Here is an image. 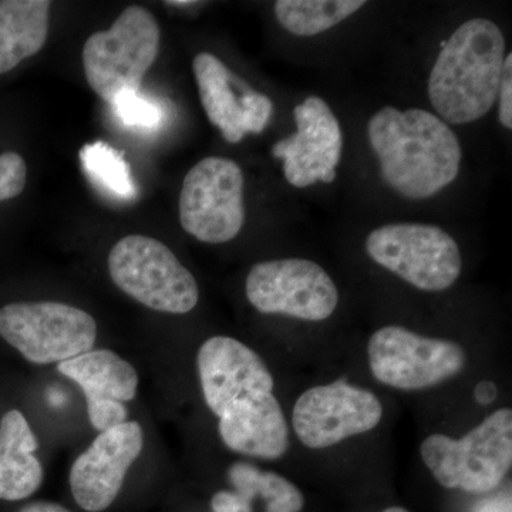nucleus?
<instances>
[{
  "instance_id": "nucleus-1",
  "label": "nucleus",
  "mask_w": 512,
  "mask_h": 512,
  "mask_svg": "<svg viewBox=\"0 0 512 512\" xmlns=\"http://www.w3.org/2000/svg\"><path fill=\"white\" fill-rule=\"evenodd\" d=\"M367 137L384 183L409 200L433 197L460 173V141L429 111L383 107L369 120Z\"/></svg>"
},
{
  "instance_id": "nucleus-2",
  "label": "nucleus",
  "mask_w": 512,
  "mask_h": 512,
  "mask_svg": "<svg viewBox=\"0 0 512 512\" xmlns=\"http://www.w3.org/2000/svg\"><path fill=\"white\" fill-rule=\"evenodd\" d=\"M505 39L491 20H467L446 40L429 77V99L444 123L483 119L498 96Z\"/></svg>"
},
{
  "instance_id": "nucleus-3",
  "label": "nucleus",
  "mask_w": 512,
  "mask_h": 512,
  "mask_svg": "<svg viewBox=\"0 0 512 512\" xmlns=\"http://www.w3.org/2000/svg\"><path fill=\"white\" fill-rule=\"evenodd\" d=\"M420 453L444 488L490 493L511 470V409L497 410L460 440L433 434L423 441Z\"/></svg>"
},
{
  "instance_id": "nucleus-4",
  "label": "nucleus",
  "mask_w": 512,
  "mask_h": 512,
  "mask_svg": "<svg viewBox=\"0 0 512 512\" xmlns=\"http://www.w3.org/2000/svg\"><path fill=\"white\" fill-rule=\"evenodd\" d=\"M160 28L141 6H130L109 30L93 33L83 47L87 83L107 103L119 94L140 92L158 55Z\"/></svg>"
},
{
  "instance_id": "nucleus-5",
  "label": "nucleus",
  "mask_w": 512,
  "mask_h": 512,
  "mask_svg": "<svg viewBox=\"0 0 512 512\" xmlns=\"http://www.w3.org/2000/svg\"><path fill=\"white\" fill-rule=\"evenodd\" d=\"M107 265L117 288L153 311L184 315L197 306V281L157 239L127 235L111 248Z\"/></svg>"
},
{
  "instance_id": "nucleus-6",
  "label": "nucleus",
  "mask_w": 512,
  "mask_h": 512,
  "mask_svg": "<svg viewBox=\"0 0 512 512\" xmlns=\"http://www.w3.org/2000/svg\"><path fill=\"white\" fill-rule=\"evenodd\" d=\"M0 336L35 365L62 363L93 350V316L62 302L9 303L0 309Z\"/></svg>"
},
{
  "instance_id": "nucleus-7",
  "label": "nucleus",
  "mask_w": 512,
  "mask_h": 512,
  "mask_svg": "<svg viewBox=\"0 0 512 512\" xmlns=\"http://www.w3.org/2000/svg\"><path fill=\"white\" fill-rule=\"evenodd\" d=\"M367 255L421 291L451 288L461 274L460 248L436 225L387 224L366 238Z\"/></svg>"
},
{
  "instance_id": "nucleus-8",
  "label": "nucleus",
  "mask_w": 512,
  "mask_h": 512,
  "mask_svg": "<svg viewBox=\"0 0 512 512\" xmlns=\"http://www.w3.org/2000/svg\"><path fill=\"white\" fill-rule=\"evenodd\" d=\"M244 174L235 161L207 157L185 175L180 195L181 227L207 244H224L245 222Z\"/></svg>"
},
{
  "instance_id": "nucleus-9",
  "label": "nucleus",
  "mask_w": 512,
  "mask_h": 512,
  "mask_svg": "<svg viewBox=\"0 0 512 512\" xmlns=\"http://www.w3.org/2000/svg\"><path fill=\"white\" fill-rule=\"evenodd\" d=\"M248 301L265 315L320 322L338 308L339 292L322 266L288 258L252 266L245 284Z\"/></svg>"
},
{
  "instance_id": "nucleus-10",
  "label": "nucleus",
  "mask_w": 512,
  "mask_h": 512,
  "mask_svg": "<svg viewBox=\"0 0 512 512\" xmlns=\"http://www.w3.org/2000/svg\"><path fill=\"white\" fill-rule=\"evenodd\" d=\"M369 366L380 383L420 390L454 377L466 365V353L451 340L426 338L400 326H384L367 345Z\"/></svg>"
},
{
  "instance_id": "nucleus-11",
  "label": "nucleus",
  "mask_w": 512,
  "mask_h": 512,
  "mask_svg": "<svg viewBox=\"0 0 512 512\" xmlns=\"http://www.w3.org/2000/svg\"><path fill=\"white\" fill-rule=\"evenodd\" d=\"M382 417L375 394L339 380L302 393L293 407L292 426L306 447L326 448L375 429Z\"/></svg>"
},
{
  "instance_id": "nucleus-12",
  "label": "nucleus",
  "mask_w": 512,
  "mask_h": 512,
  "mask_svg": "<svg viewBox=\"0 0 512 512\" xmlns=\"http://www.w3.org/2000/svg\"><path fill=\"white\" fill-rule=\"evenodd\" d=\"M298 131L272 147V156L285 161L286 181L295 188L333 183L342 157L339 121L325 100L308 97L293 109Z\"/></svg>"
},
{
  "instance_id": "nucleus-13",
  "label": "nucleus",
  "mask_w": 512,
  "mask_h": 512,
  "mask_svg": "<svg viewBox=\"0 0 512 512\" xmlns=\"http://www.w3.org/2000/svg\"><path fill=\"white\" fill-rule=\"evenodd\" d=\"M143 447L144 431L137 421L101 431L70 470V488L79 507L89 512L107 510L120 494L127 471L141 456Z\"/></svg>"
},
{
  "instance_id": "nucleus-14",
  "label": "nucleus",
  "mask_w": 512,
  "mask_h": 512,
  "mask_svg": "<svg viewBox=\"0 0 512 512\" xmlns=\"http://www.w3.org/2000/svg\"><path fill=\"white\" fill-rule=\"evenodd\" d=\"M197 366L205 403L218 417L238 400L274 390V377L262 357L228 336L205 340Z\"/></svg>"
},
{
  "instance_id": "nucleus-15",
  "label": "nucleus",
  "mask_w": 512,
  "mask_h": 512,
  "mask_svg": "<svg viewBox=\"0 0 512 512\" xmlns=\"http://www.w3.org/2000/svg\"><path fill=\"white\" fill-rule=\"evenodd\" d=\"M218 431L222 443L249 457L276 460L289 450V426L272 393L238 400L222 414Z\"/></svg>"
},
{
  "instance_id": "nucleus-16",
  "label": "nucleus",
  "mask_w": 512,
  "mask_h": 512,
  "mask_svg": "<svg viewBox=\"0 0 512 512\" xmlns=\"http://www.w3.org/2000/svg\"><path fill=\"white\" fill-rule=\"evenodd\" d=\"M192 70L208 120L221 131L228 143H239L249 133L245 94L252 89L238 96L237 89L245 83L222 60L208 52L194 57Z\"/></svg>"
},
{
  "instance_id": "nucleus-17",
  "label": "nucleus",
  "mask_w": 512,
  "mask_h": 512,
  "mask_svg": "<svg viewBox=\"0 0 512 512\" xmlns=\"http://www.w3.org/2000/svg\"><path fill=\"white\" fill-rule=\"evenodd\" d=\"M39 441L19 410L0 419V500L32 497L43 483L45 471L35 456Z\"/></svg>"
},
{
  "instance_id": "nucleus-18",
  "label": "nucleus",
  "mask_w": 512,
  "mask_h": 512,
  "mask_svg": "<svg viewBox=\"0 0 512 512\" xmlns=\"http://www.w3.org/2000/svg\"><path fill=\"white\" fill-rule=\"evenodd\" d=\"M57 370L82 387L86 400L107 399L123 403L131 402L137 394V370L111 350H89L59 363Z\"/></svg>"
},
{
  "instance_id": "nucleus-19",
  "label": "nucleus",
  "mask_w": 512,
  "mask_h": 512,
  "mask_svg": "<svg viewBox=\"0 0 512 512\" xmlns=\"http://www.w3.org/2000/svg\"><path fill=\"white\" fill-rule=\"evenodd\" d=\"M50 6L47 0L0 2V74L15 69L45 46Z\"/></svg>"
},
{
  "instance_id": "nucleus-20",
  "label": "nucleus",
  "mask_w": 512,
  "mask_h": 512,
  "mask_svg": "<svg viewBox=\"0 0 512 512\" xmlns=\"http://www.w3.org/2000/svg\"><path fill=\"white\" fill-rule=\"evenodd\" d=\"M366 5L363 0H279L278 22L295 36H315L332 29Z\"/></svg>"
},
{
  "instance_id": "nucleus-21",
  "label": "nucleus",
  "mask_w": 512,
  "mask_h": 512,
  "mask_svg": "<svg viewBox=\"0 0 512 512\" xmlns=\"http://www.w3.org/2000/svg\"><path fill=\"white\" fill-rule=\"evenodd\" d=\"M228 480L235 493L254 503L261 498L266 512H301L305 500L299 488L272 471H262L249 463H235L228 470Z\"/></svg>"
},
{
  "instance_id": "nucleus-22",
  "label": "nucleus",
  "mask_w": 512,
  "mask_h": 512,
  "mask_svg": "<svg viewBox=\"0 0 512 512\" xmlns=\"http://www.w3.org/2000/svg\"><path fill=\"white\" fill-rule=\"evenodd\" d=\"M82 168L89 180L104 194L130 201L137 197V187L130 165L123 154L104 141L86 144L80 150Z\"/></svg>"
},
{
  "instance_id": "nucleus-23",
  "label": "nucleus",
  "mask_w": 512,
  "mask_h": 512,
  "mask_svg": "<svg viewBox=\"0 0 512 512\" xmlns=\"http://www.w3.org/2000/svg\"><path fill=\"white\" fill-rule=\"evenodd\" d=\"M117 119L127 127L154 130L163 123L164 111L140 92H124L111 103Z\"/></svg>"
},
{
  "instance_id": "nucleus-24",
  "label": "nucleus",
  "mask_w": 512,
  "mask_h": 512,
  "mask_svg": "<svg viewBox=\"0 0 512 512\" xmlns=\"http://www.w3.org/2000/svg\"><path fill=\"white\" fill-rule=\"evenodd\" d=\"M28 167L18 153L0 154V202L12 200L26 187Z\"/></svg>"
},
{
  "instance_id": "nucleus-25",
  "label": "nucleus",
  "mask_w": 512,
  "mask_h": 512,
  "mask_svg": "<svg viewBox=\"0 0 512 512\" xmlns=\"http://www.w3.org/2000/svg\"><path fill=\"white\" fill-rule=\"evenodd\" d=\"M86 402L90 423L100 433L127 421L128 412L123 403L107 399H89Z\"/></svg>"
},
{
  "instance_id": "nucleus-26",
  "label": "nucleus",
  "mask_w": 512,
  "mask_h": 512,
  "mask_svg": "<svg viewBox=\"0 0 512 512\" xmlns=\"http://www.w3.org/2000/svg\"><path fill=\"white\" fill-rule=\"evenodd\" d=\"M500 97V110L498 119L508 130L512 128V53L505 56L503 73H501L498 96Z\"/></svg>"
},
{
  "instance_id": "nucleus-27",
  "label": "nucleus",
  "mask_w": 512,
  "mask_h": 512,
  "mask_svg": "<svg viewBox=\"0 0 512 512\" xmlns=\"http://www.w3.org/2000/svg\"><path fill=\"white\" fill-rule=\"evenodd\" d=\"M212 511L214 512H254L252 503L235 491H220L212 497Z\"/></svg>"
},
{
  "instance_id": "nucleus-28",
  "label": "nucleus",
  "mask_w": 512,
  "mask_h": 512,
  "mask_svg": "<svg viewBox=\"0 0 512 512\" xmlns=\"http://www.w3.org/2000/svg\"><path fill=\"white\" fill-rule=\"evenodd\" d=\"M497 394V386H495V383L493 382H488V380L478 383L476 389H474L476 402L483 404V406H488V404L494 403L495 399H497Z\"/></svg>"
},
{
  "instance_id": "nucleus-29",
  "label": "nucleus",
  "mask_w": 512,
  "mask_h": 512,
  "mask_svg": "<svg viewBox=\"0 0 512 512\" xmlns=\"http://www.w3.org/2000/svg\"><path fill=\"white\" fill-rule=\"evenodd\" d=\"M19 512H72L64 508L63 505L56 503H46V501H37L25 505Z\"/></svg>"
},
{
  "instance_id": "nucleus-30",
  "label": "nucleus",
  "mask_w": 512,
  "mask_h": 512,
  "mask_svg": "<svg viewBox=\"0 0 512 512\" xmlns=\"http://www.w3.org/2000/svg\"><path fill=\"white\" fill-rule=\"evenodd\" d=\"M165 5L190 6V5H194V2H188V0H183V2H178V0H175V2H165Z\"/></svg>"
},
{
  "instance_id": "nucleus-31",
  "label": "nucleus",
  "mask_w": 512,
  "mask_h": 512,
  "mask_svg": "<svg viewBox=\"0 0 512 512\" xmlns=\"http://www.w3.org/2000/svg\"><path fill=\"white\" fill-rule=\"evenodd\" d=\"M383 512H409L406 510V508L402 507H390L387 508V510H384Z\"/></svg>"
}]
</instances>
